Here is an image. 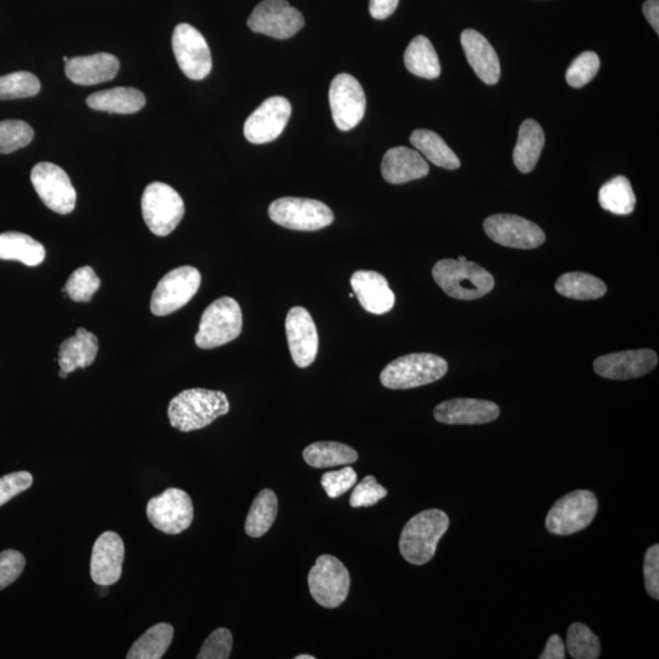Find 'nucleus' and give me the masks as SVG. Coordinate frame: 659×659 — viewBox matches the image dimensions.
I'll list each match as a JSON object with an SVG mask.
<instances>
[{
	"instance_id": "18",
	"label": "nucleus",
	"mask_w": 659,
	"mask_h": 659,
	"mask_svg": "<svg viewBox=\"0 0 659 659\" xmlns=\"http://www.w3.org/2000/svg\"><path fill=\"white\" fill-rule=\"evenodd\" d=\"M286 335L293 362L307 368L317 358L319 336L312 315L303 307L292 308L286 318Z\"/></svg>"
},
{
	"instance_id": "13",
	"label": "nucleus",
	"mask_w": 659,
	"mask_h": 659,
	"mask_svg": "<svg viewBox=\"0 0 659 659\" xmlns=\"http://www.w3.org/2000/svg\"><path fill=\"white\" fill-rule=\"evenodd\" d=\"M329 101L337 129L353 130L364 118L367 98L361 83L350 74H339L331 82Z\"/></svg>"
},
{
	"instance_id": "20",
	"label": "nucleus",
	"mask_w": 659,
	"mask_h": 659,
	"mask_svg": "<svg viewBox=\"0 0 659 659\" xmlns=\"http://www.w3.org/2000/svg\"><path fill=\"white\" fill-rule=\"evenodd\" d=\"M125 545L114 531H105L94 542L91 558V578L97 585L118 583L123 573Z\"/></svg>"
},
{
	"instance_id": "10",
	"label": "nucleus",
	"mask_w": 659,
	"mask_h": 659,
	"mask_svg": "<svg viewBox=\"0 0 659 659\" xmlns=\"http://www.w3.org/2000/svg\"><path fill=\"white\" fill-rule=\"evenodd\" d=\"M201 281L198 269L188 265L169 271L155 287L151 299L152 313L165 317L185 307L196 296Z\"/></svg>"
},
{
	"instance_id": "9",
	"label": "nucleus",
	"mask_w": 659,
	"mask_h": 659,
	"mask_svg": "<svg viewBox=\"0 0 659 659\" xmlns=\"http://www.w3.org/2000/svg\"><path fill=\"white\" fill-rule=\"evenodd\" d=\"M598 511L594 492L577 490L555 503L546 517V528L553 535L579 533L592 523Z\"/></svg>"
},
{
	"instance_id": "34",
	"label": "nucleus",
	"mask_w": 659,
	"mask_h": 659,
	"mask_svg": "<svg viewBox=\"0 0 659 659\" xmlns=\"http://www.w3.org/2000/svg\"><path fill=\"white\" fill-rule=\"evenodd\" d=\"M174 639L173 625L159 623L148 629L145 634L132 645L127 659H160L168 651Z\"/></svg>"
},
{
	"instance_id": "49",
	"label": "nucleus",
	"mask_w": 659,
	"mask_h": 659,
	"mask_svg": "<svg viewBox=\"0 0 659 659\" xmlns=\"http://www.w3.org/2000/svg\"><path fill=\"white\" fill-rule=\"evenodd\" d=\"M540 659H564L566 658V645H564L561 636L552 635L548 639L544 652L541 653Z\"/></svg>"
},
{
	"instance_id": "8",
	"label": "nucleus",
	"mask_w": 659,
	"mask_h": 659,
	"mask_svg": "<svg viewBox=\"0 0 659 659\" xmlns=\"http://www.w3.org/2000/svg\"><path fill=\"white\" fill-rule=\"evenodd\" d=\"M310 595L321 607L337 608L350 594L351 577L345 564L330 555L318 557L308 575Z\"/></svg>"
},
{
	"instance_id": "50",
	"label": "nucleus",
	"mask_w": 659,
	"mask_h": 659,
	"mask_svg": "<svg viewBox=\"0 0 659 659\" xmlns=\"http://www.w3.org/2000/svg\"><path fill=\"white\" fill-rule=\"evenodd\" d=\"M645 18L650 22L652 29L659 33V0H646L644 7Z\"/></svg>"
},
{
	"instance_id": "41",
	"label": "nucleus",
	"mask_w": 659,
	"mask_h": 659,
	"mask_svg": "<svg viewBox=\"0 0 659 659\" xmlns=\"http://www.w3.org/2000/svg\"><path fill=\"white\" fill-rule=\"evenodd\" d=\"M600 70V58L594 52L580 54L567 70L566 79L570 86L581 88L595 79Z\"/></svg>"
},
{
	"instance_id": "6",
	"label": "nucleus",
	"mask_w": 659,
	"mask_h": 659,
	"mask_svg": "<svg viewBox=\"0 0 659 659\" xmlns=\"http://www.w3.org/2000/svg\"><path fill=\"white\" fill-rule=\"evenodd\" d=\"M142 215L154 235L165 237L174 232L185 215V203L173 187L153 182L143 192Z\"/></svg>"
},
{
	"instance_id": "46",
	"label": "nucleus",
	"mask_w": 659,
	"mask_h": 659,
	"mask_svg": "<svg viewBox=\"0 0 659 659\" xmlns=\"http://www.w3.org/2000/svg\"><path fill=\"white\" fill-rule=\"evenodd\" d=\"M32 483L33 476L29 472L11 473L0 478V507L29 490Z\"/></svg>"
},
{
	"instance_id": "51",
	"label": "nucleus",
	"mask_w": 659,
	"mask_h": 659,
	"mask_svg": "<svg viewBox=\"0 0 659 659\" xmlns=\"http://www.w3.org/2000/svg\"><path fill=\"white\" fill-rule=\"evenodd\" d=\"M101 586V590H99V595L105 596L108 594V586L105 585H99Z\"/></svg>"
},
{
	"instance_id": "12",
	"label": "nucleus",
	"mask_w": 659,
	"mask_h": 659,
	"mask_svg": "<svg viewBox=\"0 0 659 659\" xmlns=\"http://www.w3.org/2000/svg\"><path fill=\"white\" fill-rule=\"evenodd\" d=\"M37 195L53 212L66 215L76 207V190L66 171L53 163H38L31 171Z\"/></svg>"
},
{
	"instance_id": "28",
	"label": "nucleus",
	"mask_w": 659,
	"mask_h": 659,
	"mask_svg": "<svg viewBox=\"0 0 659 659\" xmlns=\"http://www.w3.org/2000/svg\"><path fill=\"white\" fill-rule=\"evenodd\" d=\"M545 146V132L535 120H525L519 129L517 145L513 152L515 166L523 174H529L539 162Z\"/></svg>"
},
{
	"instance_id": "24",
	"label": "nucleus",
	"mask_w": 659,
	"mask_h": 659,
	"mask_svg": "<svg viewBox=\"0 0 659 659\" xmlns=\"http://www.w3.org/2000/svg\"><path fill=\"white\" fill-rule=\"evenodd\" d=\"M463 51L474 73L486 85H495L501 77L500 59L490 42L478 31L465 30L461 37Z\"/></svg>"
},
{
	"instance_id": "23",
	"label": "nucleus",
	"mask_w": 659,
	"mask_h": 659,
	"mask_svg": "<svg viewBox=\"0 0 659 659\" xmlns=\"http://www.w3.org/2000/svg\"><path fill=\"white\" fill-rule=\"evenodd\" d=\"M429 171V164L423 155L411 148H391L382 159V176L392 185L423 179L429 175Z\"/></svg>"
},
{
	"instance_id": "3",
	"label": "nucleus",
	"mask_w": 659,
	"mask_h": 659,
	"mask_svg": "<svg viewBox=\"0 0 659 659\" xmlns=\"http://www.w3.org/2000/svg\"><path fill=\"white\" fill-rule=\"evenodd\" d=\"M433 278L447 296L461 301H474L484 297L495 287L494 276L468 260H440L433 269Z\"/></svg>"
},
{
	"instance_id": "53",
	"label": "nucleus",
	"mask_w": 659,
	"mask_h": 659,
	"mask_svg": "<svg viewBox=\"0 0 659 659\" xmlns=\"http://www.w3.org/2000/svg\"><path fill=\"white\" fill-rule=\"evenodd\" d=\"M295 658L296 659H314L315 657L310 656V655H301V656H297Z\"/></svg>"
},
{
	"instance_id": "44",
	"label": "nucleus",
	"mask_w": 659,
	"mask_h": 659,
	"mask_svg": "<svg viewBox=\"0 0 659 659\" xmlns=\"http://www.w3.org/2000/svg\"><path fill=\"white\" fill-rule=\"evenodd\" d=\"M358 475L351 467H346L335 472H328L321 478L326 495L330 498H337L345 495L354 485L357 484Z\"/></svg>"
},
{
	"instance_id": "31",
	"label": "nucleus",
	"mask_w": 659,
	"mask_h": 659,
	"mask_svg": "<svg viewBox=\"0 0 659 659\" xmlns=\"http://www.w3.org/2000/svg\"><path fill=\"white\" fill-rule=\"evenodd\" d=\"M304 461L315 469L340 467L358 461V453L340 442L321 441L312 443L303 451Z\"/></svg>"
},
{
	"instance_id": "7",
	"label": "nucleus",
	"mask_w": 659,
	"mask_h": 659,
	"mask_svg": "<svg viewBox=\"0 0 659 659\" xmlns=\"http://www.w3.org/2000/svg\"><path fill=\"white\" fill-rule=\"evenodd\" d=\"M269 217L286 229L317 231L334 221V213L317 199L285 197L276 199L269 207Z\"/></svg>"
},
{
	"instance_id": "19",
	"label": "nucleus",
	"mask_w": 659,
	"mask_h": 659,
	"mask_svg": "<svg viewBox=\"0 0 659 659\" xmlns=\"http://www.w3.org/2000/svg\"><path fill=\"white\" fill-rule=\"evenodd\" d=\"M657 353L652 350L625 351L598 357L594 363L597 375L609 380H631L651 373L657 367Z\"/></svg>"
},
{
	"instance_id": "56",
	"label": "nucleus",
	"mask_w": 659,
	"mask_h": 659,
	"mask_svg": "<svg viewBox=\"0 0 659 659\" xmlns=\"http://www.w3.org/2000/svg\"><path fill=\"white\" fill-rule=\"evenodd\" d=\"M354 296H356V295H354V292H352L350 297L353 298Z\"/></svg>"
},
{
	"instance_id": "22",
	"label": "nucleus",
	"mask_w": 659,
	"mask_h": 659,
	"mask_svg": "<svg viewBox=\"0 0 659 659\" xmlns=\"http://www.w3.org/2000/svg\"><path fill=\"white\" fill-rule=\"evenodd\" d=\"M351 286L361 306L371 314H386L395 306V293L385 276L376 271H356L352 275Z\"/></svg>"
},
{
	"instance_id": "17",
	"label": "nucleus",
	"mask_w": 659,
	"mask_h": 659,
	"mask_svg": "<svg viewBox=\"0 0 659 659\" xmlns=\"http://www.w3.org/2000/svg\"><path fill=\"white\" fill-rule=\"evenodd\" d=\"M291 114V103L286 98L271 97L247 119L245 137L253 145L273 142L284 132Z\"/></svg>"
},
{
	"instance_id": "54",
	"label": "nucleus",
	"mask_w": 659,
	"mask_h": 659,
	"mask_svg": "<svg viewBox=\"0 0 659 659\" xmlns=\"http://www.w3.org/2000/svg\"><path fill=\"white\" fill-rule=\"evenodd\" d=\"M458 260H461V262H465V260H467V258H465V257H459Z\"/></svg>"
},
{
	"instance_id": "11",
	"label": "nucleus",
	"mask_w": 659,
	"mask_h": 659,
	"mask_svg": "<svg viewBox=\"0 0 659 659\" xmlns=\"http://www.w3.org/2000/svg\"><path fill=\"white\" fill-rule=\"evenodd\" d=\"M147 517L154 528L162 533L179 535L190 528L195 511L190 495L171 487L148 502Z\"/></svg>"
},
{
	"instance_id": "29",
	"label": "nucleus",
	"mask_w": 659,
	"mask_h": 659,
	"mask_svg": "<svg viewBox=\"0 0 659 659\" xmlns=\"http://www.w3.org/2000/svg\"><path fill=\"white\" fill-rule=\"evenodd\" d=\"M46 258V248L41 242L20 232L0 234V259L18 260L27 267H37Z\"/></svg>"
},
{
	"instance_id": "26",
	"label": "nucleus",
	"mask_w": 659,
	"mask_h": 659,
	"mask_svg": "<svg viewBox=\"0 0 659 659\" xmlns=\"http://www.w3.org/2000/svg\"><path fill=\"white\" fill-rule=\"evenodd\" d=\"M98 339L86 329L80 328L75 336L66 339L59 348L60 369L74 373L76 369L90 367L96 361Z\"/></svg>"
},
{
	"instance_id": "39",
	"label": "nucleus",
	"mask_w": 659,
	"mask_h": 659,
	"mask_svg": "<svg viewBox=\"0 0 659 659\" xmlns=\"http://www.w3.org/2000/svg\"><path fill=\"white\" fill-rule=\"evenodd\" d=\"M101 286V279L91 267H82L71 274L63 292L74 302H90Z\"/></svg>"
},
{
	"instance_id": "15",
	"label": "nucleus",
	"mask_w": 659,
	"mask_h": 659,
	"mask_svg": "<svg viewBox=\"0 0 659 659\" xmlns=\"http://www.w3.org/2000/svg\"><path fill=\"white\" fill-rule=\"evenodd\" d=\"M303 26V15L286 0H264L248 19L249 29L276 40L295 36Z\"/></svg>"
},
{
	"instance_id": "2",
	"label": "nucleus",
	"mask_w": 659,
	"mask_h": 659,
	"mask_svg": "<svg viewBox=\"0 0 659 659\" xmlns=\"http://www.w3.org/2000/svg\"><path fill=\"white\" fill-rule=\"evenodd\" d=\"M450 528V518L440 509L420 512L404 526L400 537L401 555L414 566L434 558L437 545Z\"/></svg>"
},
{
	"instance_id": "52",
	"label": "nucleus",
	"mask_w": 659,
	"mask_h": 659,
	"mask_svg": "<svg viewBox=\"0 0 659 659\" xmlns=\"http://www.w3.org/2000/svg\"><path fill=\"white\" fill-rule=\"evenodd\" d=\"M68 375H69V374L66 373V371L60 369V371H59V376H60V378H62V379H66V378H68Z\"/></svg>"
},
{
	"instance_id": "21",
	"label": "nucleus",
	"mask_w": 659,
	"mask_h": 659,
	"mask_svg": "<svg viewBox=\"0 0 659 659\" xmlns=\"http://www.w3.org/2000/svg\"><path fill=\"white\" fill-rule=\"evenodd\" d=\"M434 417L437 422L448 425L487 424L500 417V408L491 401L454 398L440 403Z\"/></svg>"
},
{
	"instance_id": "47",
	"label": "nucleus",
	"mask_w": 659,
	"mask_h": 659,
	"mask_svg": "<svg viewBox=\"0 0 659 659\" xmlns=\"http://www.w3.org/2000/svg\"><path fill=\"white\" fill-rule=\"evenodd\" d=\"M644 577L647 592L652 598H659V546L647 550L644 562Z\"/></svg>"
},
{
	"instance_id": "35",
	"label": "nucleus",
	"mask_w": 659,
	"mask_h": 659,
	"mask_svg": "<svg viewBox=\"0 0 659 659\" xmlns=\"http://www.w3.org/2000/svg\"><path fill=\"white\" fill-rule=\"evenodd\" d=\"M556 290L559 295L567 298L590 301L605 296L607 286L594 275L575 271V273L563 274L556 282Z\"/></svg>"
},
{
	"instance_id": "16",
	"label": "nucleus",
	"mask_w": 659,
	"mask_h": 659,
	"mask_svg": "<svg viewBox=\"0 0 659 659\" xmlns=\"http://www.w3.org/2000/svg\"><path fill=\"white\" fill-rule=\"evenodd\" d=\"M484 229L492 241L509 248L534 249L546 240L540 226L518 215H492L485 220Z\"/></svg>"
},
{
	"instance_id": "33",
	"label": "nucleus",
	"mask_w": 659,
	"mask_h": 659,
	"mask_svg": "<svg viewBox=\"0 0 659 659\" xmlns=\"http://www.w3.org/2000/svg\"><path fill=\"white\" fill-rule=\"evenodd\" d=\"M279 503L275 492L265 489L254 498L246 519V533L253 539H258L268 533L278 517Z\"/></svg>"
},
{
	"instance_id": "1",
	"label": "nucleus",
	"mask_w": 659,
	"mask_h": 659,
	"mask_svg": "<svg viewBox=\"0 0 659 659\" xmlns=\"http://www.w3.org/2000/svg\"><path fill=\"white\" fill-rule=\"evenodd\" d=\"M230 412V402L224 392L191 389L171 400L168 417L173 428L190 433L201 430Z\"/></svg>"
},
{
	"instance_id": "25",
	"label": "nucleus",
	"mask_w": 659,
	"mask_h": 659,
	"mask_svg": "<svg viewBox=\"0 0 659 659\" xmlns=\"http://www.w3.org/2000/svg\"><path fill=\"white\" fill-rule=\"evenodd\" d=\"M119 69V59L109 53L76 57L69 59L65 65L68 79L80 86H92L112 81L118 75Z\"/></svg>"
},
{
	"instance_id": "32",
	"label": "nucleus",
	"mask_w": 659,
	"mask_h": 659,
	"mask_svg": "<svg viewBox=\"0 0 659 659\" xmlns=\"http://www.w3.org/2000/svg\"><path fill=\"white\" fill-rule=\"evenodd\" d=\"M404 64L413 75L423 79L435 80L441 74L440 60L435 48L424 36H417L409 43L404 53Z\"/></svg>"
},
{
	"instance_id": "37",
	"label": "nucleus",
	"mask_w": 659,
	"mask_h": 659,
	"mask_svg": "<svg viewBox=\"0 0 659 659\" xmlns=\"http://www.w3.org/2000/svg\"><path fill=\"white\" fill-rule=\"evenodd\" d=\"M569 655L574 659H597L601 655V642L590 628L581 623L570 625L567 635Z\"/></svg>"
},
{
	"instance_id": "40",
	"label": "nucleus",
	"mask_w": 659,
	"mask_h": 659,
	"mask_svg": "<svg viewBox=\"0 0 659 659\" xmlns=\"http://www.w3.org/2000/svg\"><path fill=\"white\" fill-rule=\"evenodd\" d=\"M33 136L35 132L25 121H0V154H10L29 146Z\"/></svg>"
},
{
	"instance_id": "36",
	"label": "nucleus",
	"mask_w": 659,
	"mask_h": 659,
	"mask_svg": "<svg viewBox=\"0 0 659 659\" xmlns=\"http://www.w3.org/2000/svg\"><path fill=\"white\" fill-rule=\"evenodd\" d=\"M598 202L607 212L629 215L634 212L636 196L627 177L617 176L601 187Z\"/></svg>"
},
{
	"instance_id": "30",
	"label": "nucleus",
	"mask_w": 659,
	"mask_h": 659,
	"mask_svg": "<svg viewBox=\"0 0 659 659\" xmlns=\"http://www.w3.org/2000/svg\"><path fill=\"white\" fill-rule=\"evenodd\" d=\"M411 143L425 159L434 165L447 170L461 168V160L436 132L415 130L411 135Z\"/></svg>"
},
{
	"instance_id": "38",
	"label": "nucleus",
	"mask_w": 659,
	"mask_h": 659,
	"mask_svg": "<svg viewBox=\"0 0 659 659\" xmlns=\"http://www.w3.org/2000/svg\"><path fill=\"white\" fill-rule=\"evenodd\" d=\"M40 90V80L27 71L0 77V101L30 98L36 96Z\"/></svg>"
},
{
	"instance_id": "48",
	"label": "nucleus",
	"mask_w": 659,
	"mask_h": 659,
	"mask_svg": "<svg viewBox=\"0 0 659 659\" xmlns=\"http://www.w3.org/2000/svg\"><path fill=\"white\" fill-rule=\"evenodd\" d=\"M400 0H370V15L376 20H385L395 13Z\"/></svg>"
},
{
	"instance_id": "42",
	"label": "nucleus",
	"mask_w": 659,
	"mask_h": 659,
	"mask_svg": "<svg viewBox=\"0 0 659 659\" xmlns=\"http://www.w3.org/2000/svg\"><path fill=\"white\" fill-rule=\"evenodd\" d=\"M232 634L230 630L219 628L210 634L199 651L198 659H227L231 655Z\"/></svg>"
},
{
	"instance_id": "55",
	"label": "nucleus",
	"mask_w": 659,
	"mask_h": 659,
	"mask_svg": "<svg viewBox=\"0 0 659 659\" xmlns=\"http://www.w3.org/2000/svg\"><path fill=\"white\" fill-rule=\"evenodd\" d=\"M64 62H65V63H66V62H69V58H68V57H65V58H64Z\"/></svg>"
},
{
	"instance_id": "5",
	"label": "nucleus",
	"mask_w": 659,
	"mask_h": 659,
	"mask_svg": "<svg viewBox=\"0 0 659 659\" xmlns=\"http://www.w3.org/2000/svg\"><path fill=\"white\" fill-rule=\"evenodd\" d=\"M242 326L240 304L234 298H219L204 310L195 337L196 345L202 350L224 346L241 335Z\"/></svg>"
},
{
	"instance_id": "14",
	"label": "nucleus",
	"mask_w": 659,
	"mask_h": 659,
	"mask_svg": "<svg viewBox=\"0 0 659 659\" xmlns=\"http://www.w3.org/2000/svg\"><path fill=\"white\" fill-rule=\"evenodd\" d=\"M173 51L177 64L188 79L201 81L212 71V54L208 43L195 27L188 24L175 27Z\"/></svg>"
},
{
	"instance_id": "45",
	"label": "nucleus",
	"mask_w": 659,
	"mask_h": 659,
	"mask_svg": "<svg viewBox=\"0 0 659 659\" xmlns=\"http://www.w3.org/2000/svg\"><path fill=\"white\" fill-rule=\"evenodd\" d=\"M25 566L26 559L19 551L7 550L0 553V590L18 580Z\"/></svg>"
},
{
	"instance_id": "27",
	"label": "nucleus",
	"mask_w": 659,
	"mask_h": 659,
	"mask_svg": "<svg viewBox=\"0 0 659 659\" xmlns=\"http://www.w3.org/2000/svg\"><path fill=\"white\" fill-rule=\"evenodd\" d=\"M87 105L98 112L110 114H135L146 105V97L132 87H116L112 90L91 94Z\"/></svg>"
},
{
	"instance_id": "43",
	"label": "nucleus",
	"mask_w": 659,
	"mask_h": 659,
	"mask_svg": "<svg viewBox=\"0 0 659 659\" xmlns=\"http://www.w3.org/2000/svg\"><path fill=\"white\" fill-rule=\"evenodd\" d=\"M389 494L384 486L378 484L375 476L369 475L353 490L350 505L353 508L371 507Z\"/></svg>"
},
{
	"instance_id": "4",
	"label": "nucleus",
	"mask_w": 659,
	"mask_h": 659,
	"mask_svg": "<svg viewBox=\"0 0 659 659\" xmlns=\"http://www.w3.org/2000/svg\"><path fill=\"white\" fill-rule=\"evenodd\" d=\"M445 359L431 353L407 354L382 370L381 384L390 390H409L433 384L447 374Z\"/></svg>"
}]
</instances>
